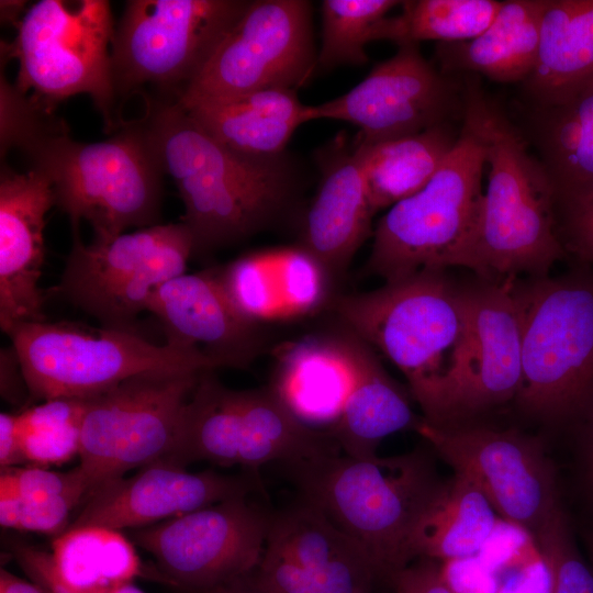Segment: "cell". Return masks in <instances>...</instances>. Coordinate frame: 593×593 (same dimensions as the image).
<instances>
[{
	"label": "cell",
	"instance_id": "obj_49",
	"mask_svg": "<svg viewBox=\"0 0 593 593\" xmlns=\"http://www.w3.org/2000/svg\"><path fill=\"white\" fill-rule=\"evenodd\" d=\"M198 593H224L220 586L212 588L210 590H205Z\"/></svg>",
	"mask_w": 593,
	"mask_h": 593
},
{
	"label": "cell",
	"instance_id": "obj_11",
	"mask_svg": "<svg viewBox=\"0 0 593 593\" xmlns=\"http://www.w3.org/2000/svg\"><path fill=\"white\" fill-rule=\"evenodd\" d=\"M249 1L131 0L111 44L115 98L145 86L178 98Z\"/></svg>",
	"mask_w": 593,
	"mask_h": 593
},
{
	"label": "cell",
	"instance_id": "obj_34",
	"mask_svg": "<svg viewBox=\"0 0 593 593\" xmlns=\"http://www.w3.org/2000/svg\"><path fill=\"white\" fill-rule=\"evenodd\" d=\"M501 7L502 1L495 0L403 1L400 14L379 22L373 41H391L398 46L422 41H468L492 23Z\"/></svg>",
	"mask_w": 593,
	"mask_h": 593
},
{
	"label": "cell",
	"instance_id": "obj_10",
	"mask_svg": "<svg viewBox=\"0 0 593 593\" xmlns=\"http://www.w3.org/2000/svg\"><path fill=\"white\" fill-rule=\"evenodd\" d=\"M18 35L4 43L5 57L19 60L15 87L32 91L36 101L56 109L59 101L86 93L111 132L121 124L116 102L111 46L114 27L105 0H41L32 4L20 23Z\"/></svg>",
	"mask_w": 593,
	"mask_h": 593
},
{
	"label": "cell",
	"instance_id": "obj_42",
	"mask_svg": "<svg viewBox=\"0 0 593 593\" xmlns=\"http://www.w3.org/2000/svg\"><path fill=\"white\" fill-rule=\"evenodd\" d=\"M559 232L566 251L581 265L593 266V201L561 216Z\"/></svg>",
	"mask_w": 593,
	"mask_h": 593
},
{
	"label": "cell",
	"instance_id": "obj_9",
	"mask_svg": "<svg viewBox=\"0 0 593 593\" xmlns=\"http://www.w3.org/2000/svg\"><path fill=\"white\" fill-rule=\"evenodd\" d=\"M340 452L328 432L294 417L267 388L233 390L214 370L202 371L187 401L176 445L166 461H193L258 471L270 462L289 465Z\"/></svg>",
	"mask_w": 593,
	"mask_h": 593
},
{
	"label": "cell",
	"instance_id": "obj_12",
	"mask_svg": "<svg viewBox=\"0 0 593 593\" xmlns=\"http://www.w3.org/2000/svg\"><path fill=\"white\" fill-rule=\"evenodd\" d=\"M193 239L183 223L156 224L86 245L72 234L56 291L101 326L136 331L152 294L186 272Z\"/></svg>",
	"mask_w": 593,
	"mask_h": 593
},
{
	"label": "cell",
	"instance_id": "obj_18",
	"mask_svg": "<svg viewBox=\"0 0 593 593\" xmlns=\"http://www.w3.org/2000/svg\"><path fill=\"white\" fill-rule=\"evenodd\" d=\"M458 92L448 75L425 59L418 44H403L356 87L314 109L316 120L358 126L355 144H376L450 122L463 110Z\"/></svg>",
	"mask_w": 593,
	"mask_h": 593
},
{
	"label": "cell",
	"instance_id": "obj_41",
	"mask_svg": "<svg viewBox=\"0 0 593 593\" xmlns=\"http://www.w3.org/2000/svg\"><path fill=\"white\" fill-rule=\"evenodd\" d=\"M417 559L392 577L390 584L395 593H457L436 560Z\"/></svg>",
	"mask_w": 593,
	"mask_h": 593
},
{
	"label": "cell",
	"instance_id": "obj_7",
	"mask_svg": "<svg viewBox=\"0 0 593 593\" xmlns=\"http://www.w3.org/2000/svg\"><path fill=\"white\" fill-rule=\"evenodd\" d=\"M462 100L459 137L440 169L423 189L392 205L373 230L365 269L384 282L451 267L473 226L483 195L486 142L463 93Z\"/></svg>",
	"mask_w": 593,
	"mask_h": 593
},
{
	"label": "cell",
	"instance_id": "obj_38",
	"mask_svg": "<svg viewBox=\"0 0 593 593\" xmlns=\"http://www.w3.org/2000/svg\"><path fill=\"white\" fill-rule=\"evenodd\" d=\"M94 486L80 466L58 472L33 466L1 469L0 501L40 500L68 494L88 496Z\"/></svg>",
	"mask_w": 593,
	"mask_h": 593
},
{
	"label": "cell",
	"instance_id": "obj_26",
	"mask_svg": "<svg viewBox=\"0 0 593 593\" xmlns=\"http://www.w3.org/2000/svg\"><path fill=\"white\" fill-rule=\"evenodd\" d=\"M532 137L553 189L558 220L593 201V77L535 104Z\"/></svg>",
	"mask_w": 593,
	"mask_h": 593
},
{
	"label": "cell",
	"instance_id": "obj_6",
	"mask_svg": "<svg viewBox=\"0 0 593 593\" xmlns=\"http://www.w3.org/2000/svg\"><path fill=\"white\" fill-rule=\"evenodd\" d=\"M342 326L404 374L424 418L451 370L465 334L466 295L443 269H424L363 293L331 299Z\"/></svg>",
	"mask_w": 593,
	"mask_h": 593
},
{
	"label": "cell",
	"instance_id": "obj_24",
	"mask_svg": "<svg viewBox=\"0 0 593 593\" xmlns=\"http://www.w3.org/2000/svg\"><path fill=\"white\" fill-rule=\"evenodd\" d=\"M329 154L323 161L321 183L305 214L299 246L334 282L373 235L374 212L354 145L347 148L338 143Z\"/></svg>",
	"mask_w": 593,
	"mask_h": 593
},
{
	"label": "cell",
	"instance_id": "obj_16",
	"mask_svg": "<svg viewBox=\"0 0 593 593\" xmlns=\"http://www.w3.org/2000/svg\"><path fill=\"white\" fill-rule=\"evenodd\" d=\"M517 278H479L463 284L466 327L456 361L445 378L427 423H472L515 400L522 381V315Z\"/></svg>",
	"mask_w": 593,
	"mask_h": 593
},
{
	"label": "cell",
	"instance_id": "obj_1",
	"mask_svg": "<svg viewBox=\"0 0 593 593\" xmlns=\"http://www.w3.org/2000/svg\"><path fill=\"white\" fill-rule=\"evenodd\" d=\"M115 131L103 142L75 141L55 109L1 77V153L18 148L30 169L51 180L72 234L81 220L94 238L159 224L164 172L137 120L122 121Z\"/></svg>",
	"mask_w": 593,
	"mask_h": 593
},
{
	"label": "cell",
	"instance_id": "obj_23",
	"mask_svg": "<svg viewBox=\"0 0 593 593\" xmlns=\"http://www.w3.org/2000/svg\"><path fill=\"white\" fill-rule=\"evenodd\" d=\"M10 549L47 593H118L143 573L132 542L105 527L68 528L53 541L52 553L21 541H12Z\"/></svg>",
	"mask_w": 593,
	"mask_h": 593
},
{
	"label": "cell",
	"instance_id": "obj_43",
	"mask_svg": "<svg viewBox=\"0 0 593 593\" xmlns=\"http://www.w3.org/2000/svg\"><path fill=\"white\" fill-rule=\"evenodd\" d=\"M25 462L21 451L18 427V415L2 412L0 414V466L12 468Z\"/></svg>",
	"mask_w": 593,
	"mask_h": 593
},
{
	"label": "cell",
	"instance_id": "obj_48",
	"mask_svg": "<svg viewBox=\"0 0 593 593\" xmlns=\"http://www.w3.org/2000/svg\"><path fill=\"white\" fill-rule=\"evenodd\" d=\"M588 547H589V553L591 559V566L593 567V532H591L588 536Z\"/></svg>",
	"mask_w": 593,
	"mask_h": 593
},
{
	"label": "cell",
	"instance_id": "obj_28",
	"mask_svg": "<svg viewBox=\"0 0 593 593\" xmlns=\"http://www.w3.org/2000/svg\"><path fill=\"white\" fill-rule=\"evenodd\" d=\"M349 349L355 379L337 423L328 430L342 454L370 459L389 435L413 429L422 417L412 410L409 396L390 377L374 349L342 327Z\"/></svg>",
	"mask_w": 593,
	"mask_h": 593
},
{
	"label": "cell",
	"instance_id": "obj_45",
	"mask_svg": "<svg viewBox=\"0 0 593 593\" xmlns=\"http://www.w3.org/2000/svg\"><path fill=\"white\" fill-rule=\"evenodd\" d=\"M584 473L589 490L593 494V412L580 425Z\"/></svg>",
	"mask_w": 593,
	"mask_h": 593
},
{
	"label": "cell",
	"instance_id": "obj_3",
	"mask_svg": "<svg viewBox=\"0 0 593 593\" xmlns=\"http://www.w3.org/2000/svg\"><path fill=\"white\" fill-rule=\"evenodd\" d=\"M486 142L488 186L451 267L483 279L548 276L566 257L550 179L517 128L471 81L463 90Z\"/></svg>",
	"mask_w": 593,
	"mask_h": 593
},
{
	"label": "cell",
	"instance_id": "obj_37",
	"mask_svg": "<svg viewBox=\"0 0 593 593\" xmlns=\"http://www.w3.org/2000/svg\"><path fill=\"white\" fill-rule=\"evenodd\" d=\"M534 540L548 573V593H593V567L580 555L562 508Z\"/></svg>",
	"mask_w": 593,
	"mask_h": 593
},
{
	"label": "cell",
	"instance_id": "obj_13",
	"mask_svg": "<svg viewBox=\"0 0 593 593\" xmlns=\"http://www.w3.org/2000/svg\"><path fill=\"white\" fill-rule=\"evenodd\" d=\"M200 373H144L87 396L79 466L94 489L170 458Z\"/></svg>",
	"mask_w": 593,
	"mask_h": 593
},
{
	"label": "cell",
	"instance_id": "obj_46",
	"mask_svg": "<svg viewBox=\"0 0 593 593\" xmlns=\"http://www.w3.org/2000/svg\"><path fill=\"white\" fill-rule=\"evenodd\" d=\"M0 593H47L35 583H30L1 569Z\"/></svg>",
	"mask_w": 593,
	"mask_h": 593
},
{
	"label": "cell",
	"instance_id": "obj_4",
	"mask_svg": "<svg viewBox=\"0 0 593 593\" xmlns=\"http://www.w3.org/2000/svg\"><path fill=\"white\" fill-rule=\"evenodd\" d=\"M433 450L357 459L342 452L284 465L300 500L353 539L377 580L388 581L414 558L416 523L443 482Z\"/></svg>",
	"mask_w": 593,
	"mask_h": 593
},
{
	"label": "cell",
	"instance_id": "obj_35",
	"mask_svg": "<svg viewBox=\"0 0 593 593\" xmlns=\"http://www.w3.org/2000/svg\"><path fill=\"white\" fill-rule=\"evenodd\" d=\"M86 404L87 396L55 398L18 413L24 460L47 468L79 456Z\"/></svg>",
	"mask_w": 593,
	"mask_h": 593
},
{
	"label": "cell",
	"instance_id": "obj_36",
	"mask_svg": "<svg viewBox=\"0 0 593 593\" xmlns=\"http://www.w3.org/2000/svg\"><path fill=\"white\" fill-rule=\"evenodd\" d=\"M403 1L324 0L322 2V43L317 65L361 66L368 61L366 45L373 41L377 25Z\"/></svg>",
	"mask_w": 593,
	"mask_h": 593
},
{
	"label": "cell",
	"instance_id": "obj_47",
	"mask_svg": "<svg viewBox=\"0 0 593 593\" xmlns=\"http://www.w3.org/2000/svg\"><path fill=\"white\" fill-rule=\"evenodd\" d=\"M0 3L1 20L4 22L15 23V25L18 26L21 21L20 16L23 12L26 1L2 0Z\"/></svg>",
	"mask_w": 593,
	"mask_h": 593
},
{
	"label": "cell",
	"instance_id": "obj_19",
	"mask_svg": "<svg viewBox=\"0 0 593 593\" xmlns=\"http://www.w3.org/2000/svg\"><path fill=\"white\" fill-rule=\"evenodd\" d=\"M262 491L258 471L190 472L186 467L163 460L141 468L126 479L122 477L96 488L68 528H144L231 497Z\"/></svg>",
	"mask_w": 593,
	"mask_h": 593
},
{
	"label": "cell",
	"instance_id": "obj_39",
	"mask_svg": "<svg viewBox=\"0 0 593 593\" xmlns=\"http://www.w3.org/2000/svg\"><path fill=\"white\" fill-rule=\"evenodd\" d=\"M86 496L68 494L49 499L0 501L2 527L60 535L67 529L72 510Z\"/></svg>",
	"mask_w": 593,
	"mask_h": 593
},
{
	"label": "cell",
	"instance_id": "obj_29",
	"mask_svg": "<svg viewBox=\"0 0 593 593\" xmlns=\"http://www.w3.org/2000/svg\"><path fill=\"white\" fill-rule=\"evenodd\" d=\"M267 540L294 560L320 593H370L377 580L361 548L302 500L272 514Z\"/></svg>",
	"mask_w": 593,
	"mask_h": 593
},
{
	"label": "cell",
	"instance_id": "obj_20",
	"mask_svg": "<svg viewBox=\"0 0 593 593\" xmlns=\"http://www.w3.org/2000/svg\"><path fill=\"white\" fill-rule=\"evenodd\" d=\"M147 311L160 321L167 344L199 349L220 368H247L266 347L264 325L239 311L215 268L165 282Z\"/></svg>",
	"mask_w": 593,
	"mask_h": 593
},
{
	"label": "cell",
	"instance_id": "obj_44",
	"mask_svg": "<svg viewBox=\"0 0 593 593\" xmlns=\"http://www.w3.org/2000/svg\"><path fill=\"white\" fill-rule=\"evenodd\" d=\"M1 394L10 402H19L22 385L26 387L24 374L16 351L11 346L2 348L0 354ZM29 390V389H27Z\"/></svg>",
	"mask_w": 593,
	"mask_h": 593
},
{
	"label": "cell",
	"instance_id": "obj_2",
	"mask_svg": "<svg viewBox=\"0 0 593 593\" xmlns=\"http://www.w3.org/2000/svg\"><path fill=\"white\" fill-rule=\"evenodd\" d=\"M145 101L137 122L163 172L178 188L193 255L249 237L290 204L295 180L286 156L238 155L210 136L177 98L147 94Z\"/></svg>",
	"mask_w": 593,
	"mask_h": 593
},
{
	"label": "cell",
	"instance_id": "obj_14",
	"mask_svg": "<svg viewBox=\"0 0 593 593\" xmlns=\"http://www.w3.org/2000/svg\"><path fill=\"white\" fill-rule=\"evenodd\" d=\"M414 430L482 492L496 515L533 538L561 508L555 469L540 438L473 423L438 427L423 417Z\"/></svg>",
	"mask_w": 593,
	"mask_h": 593
},
{
	"label": "cell",
	"instance_id": "obj_50",
	"mask_svg": "<svg viewBox=\"0 0 593 593\" xmlns=\"http://www.w3.org/2000/svg\"><path fill=\"white\" fill-rule=\"evenodd\" d=\"M366 593H369V592H366Z\"/></svg>",
	"mask_w": 593,
	"mask_h": 593
},
{
	"label": "cell",
	"instance_id": "obj_32",
	"mask_svg": "<svg viewBox=\"0 0 593 593\" xmlns=\"http://www.w3.org/2000/svg\"><path fill=\"white\" fill-rule=\"evenodd\" d=\"M459 133L445 122L401 138L355 144L374 214L423 189L443 166Z\"/></svg>",
	"mask_w": 593,
	"mask_h": 593
},
{
	"label": "cell",
	"instance_id": "obj_40",
	"mask_svg": "<svg viewBox=\"0 0 593 593\" xmlns=\"http://www.w3.org/2000/svg\"><path fill=\"white\" fill-rule=\"evenodd\" d=\"M256 569L272 593H320L310 575L268 540Z\"/></svg>",
	"mask_w": 593,
	"mask_h": 593
},
{
	"label": "cell",
	"instance_id": "obj_25",
	"mask_svg": "<svg viewBox=\"0 0 593 593\" xmlns=\"http://www.w3.org/2000/svg\"><path fill=\"white\" fill-rule=\"evenodd\" d=\"M269 389L304 425L328 432L339 419L355 372L342 329L276 349Z\"/></svg>",
	"mask_w": 593,
	"mask_h": 593
},
{
	"label": "cell",
	"instance_id": "obj_30",
	"mask_svg": "<svg viewBox=\"0 0 593 593\" xmlns=\"http://www.w3.org/2000/svg\"><path fill=\"white\" fill-rule=\"evenodd\" d=\"M546 1H502L492 23L478 36L438 43L439 70L478 72L501 83L524 82L537 63Z\"/></svg>",
	"mask_w": 593,
	"mask_h": 593
},
{
	"label": "cell",
	"instance_id": "obj_15",
	"mask_svg": "<svg viewBox=\"0 0 593 593\" xmlns=\"http://www.w3.org/2000/svg\"><path fill=\"white\" fill-rule=\"evenodd\" d=\"M315 66L309 1H249L177 100L187 105L269 88L296 90Z\"/></svg>",
	"mask_w": 593,
	"mask_h": 593
},
{
	"label": "cell",
	"instance_id": "obj_8",
	"mask_svg": "<svg viewBox=\"0 0 593 593\" xmlns=\"http://www.w3.org/2000/svg\"><path fill=\"white\" fill-rule=\"evenodd\" d=\"M35 400L89 396L135 376L215 370L199 349L157 345L136 331L32 322L9 333Z\"/></svg>",
	"mask_w": 593,
	"mask_h": 593
},
{
	"label": "cell",
	"instance_id": "obj_33",
	"mask_svg": "<svg viewBox=\"0 0 593 593\" xmlns=\"http://www.w3.org/2000/svg\"><path fill=\"white\" fill-rule=\"evenodd\" d=\"M495 516L482 492L455 473L443 480L416 523L413 558L451 561L473 557L490 539Z\"/></svg>",
	"mask_w": 593,
	"mask_h": 593
},
{
	"label": "cell",
	"instance_id": "obj_22",
	"mask_svg": "<svg viewBox=\"0 0 593 593\" xmlns=\"http://www.w3.org/2000/svg\"><path fill=\"white\" fill-rule=\"evenodd\" d=\"M215 270L239 311L262 325L304 317L332 299L329 276L300 246L248 253Z\"/></svg>",
	"mask_w": 593,
	"mask_h": 593
},
{
	"label": "cell",
	"instance_id": "obj_31",
	"mask_svg": "<svg viewBox=\"0 0 593 593\" xmlns=\"http://www.w3.org/2000/svg\"><path fill=\"white\" fill-rule=\"evenodd\" d=\"M593 77V0H547L536 66L523 82L535 104Z\"/></svg>",
	"mask_w": 593,
	"mask_h": 593
},
{
	"label": "cell",
	"instance_id": "obj_21",
	"mask_svg": "<svg viewBox=\"0 0 593 593\" xmlns=\"http://www.w3.org/2000/svg\"><path fill=\"white\" fill-rule=\"evenodd\" d=\"M55 205L51 180L34 169L1 168L0 326L46 321L40 288L45 260V215Z\"/></svg>",
	"mask_w": 593,
	"mask_h": 593
},
{
	"label": "cell",
	"instance_id": "obj_17",
	"mask_svg": "<svg viewBox=\"0 0 593 593\" xmlns=\"http://www.w3.org/2000/svg\"><path fill=\"white\" fill-rule=\"evenodd\" d=\"M236 496L139 528L134 541L149 552L164 583L182 593L219 586L260 562L272 514Z\"/></svg>",
	"mask_w": 593,
	"mask_h": 593
},
{
	"label": "cell",
	"instance_id": "obj_5",
	"mask_svg": "<svg viewBox=\"0 0 593 593\" xmlns=\"http://www.w3.org/2000/svg\"><path fill=\"white\" fill-rule=\"evenodd\" d=\"M522 315V381L514 400L527 418L581 425L593 412V266L515 280Z\"/></svg>",
	"mask_w": 593,
	"mask_h": 593
},
{
	"label": "cell",
	"instance_id": "obj_27",
	"mask_svg": "<svg viewBox=\"0 0 593 593\" xmlns=\"http://www.w3.org/2000/svg\"><path fill=\"white\" fill-rule=\"evenodd\" d=\"M180 105L223 146L254 159L284 156L296 128L316 120L314 105L303 104L296 90L287 88Z\"/></svg>",
	"mask_w": 593,
	"mask_h": 593
}]
</instances>
